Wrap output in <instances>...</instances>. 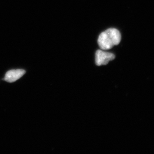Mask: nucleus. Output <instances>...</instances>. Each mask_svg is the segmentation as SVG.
Masks as SVG:
<instances>
[{
    "instance_id": "7ed1b4c3",
    "label": "nucleus",
    "mask_w": 154,
    "mask_h": 154,
    "mask_svg": "<svg viewBox=\"0 0 154 154\" xmlns=\"http://www.w3.org/2000/svg\"><path fill=\"white\" fill-rule=\"evenodd\" d=\"M25 73L26 71L23 69L11 70L6 72L4 80L9 83H13L19 80L25 74Z\"/></svg>"
},
{
    "instance_id": "f03ea898",
    "label": "nucleus",
    "mask_w": 154,
    "mask_h": 154,
    "mask_svg": "<svg viewBox=\"0 0 154 154\" xmlns=\"http://www.w3.org/2000/svg\"><path fill=\"white\" fill-rule=\"evenodd\" d=\"M115 55L111 52H107L102 50H97L95 52V63L98 66H106L109 61L115 60Z\"/></svg>"
},
{
    "instance_id": "f257e3e1",
    "label": "nucleus",
    "mask_w": 154,
    "mask_h": 154,
    "mask_svg": "<svg viewBox=\"0 0 154 154\" xmlns=\"http://www.w3.org/2000/svg\"><path fill=\"white\" fill-rule=\"evenodd\" d=\"M121 35L115 28H109L101 32L97 39V43L101 50L107 51L120 44Z\"/></svg>"
}]
</instances>
